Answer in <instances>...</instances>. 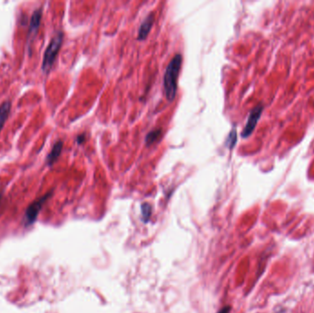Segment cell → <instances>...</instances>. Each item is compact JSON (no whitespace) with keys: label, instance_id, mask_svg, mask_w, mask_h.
<instances>
[{"label":"cell","instance_id":"3957f363","mask_svg":"<svg viewBox=\"0 0 314 313\" xmlns=\"http://www.w3.org/2000/svg\"><path fill=\"white\" fill-rule=\"evenodd\" d=\"M52 191L46 193L45 196L38 199L37 201L32 202L30 206L26 209L25 216H24V224L26 226H30L34 224L37 220L38 215L45 205V202L47 201L52 197Z\"/></svg>","mask_w":314,"mask_h":313},{"label":"cell","instance_id":"4fadbf2b","mask_svg":"<svg viewBox=\"0 0 314 313\" xmlns=\"http://www.w3.org/2000/svg\"><path fill=\"white\" fill-rule=\"evenodd\" d=\"M230 310H231L230 307H225L224 309H222L218 313H230Z\"/></svg>","mask_w":314,"mask_h":313},{"label":"cell","instance_id":"7a4b0ae2","mask_svg":"<svg viewBox=\"0 0 314 313\" xmlns=\"http://www.w3.org/2000/svg\"><path fill=\"white\" fill-rule=\"evenodd\" d=\"M64 41V32H57L50 42L48 47L45 50L44 59L42 64V70L45 74H48L52 69V66L59 53L62 44Z\"/></svg>","mask_w":314,"mask_h":313},{"label":"cell","instance_id":"277c9868","mask_svg":"<svg viewBox=\"0 0 314 313\" xmlns=\"http://www.w3.org/2000/svg\"><path fill=\"white\" fill-rule=\"evenodd\" d=\"M263 111H264V106L262 104L255 106L254 109L251 111L248 119H247L246 127L244 128L242 134H241L244 139H247L253 134L254 129L256 127L257 122L260 119Z\"/></svg>","mask_w":314,"mask_h":313},{"label":"cell","instance_id":"5bb4252c","mask_svg":"<svg viewBox=\"0 0 314 313\" xmlns=\"http://www.w3.org/2000/svg\"><path fill=\"white\" fill-rule=\"evenodd\" d=\"M1 198H2V194L0 193V201H1Z\"/></svg>","mask_w":314,"mask_h":313},{"label":"cell","instance_id":"8fae6325","mask_svg":"<svg viewBox=\"0 0 314 313\" xmlns=\"http://www.w3.org/2000/svg\"><path fill=\"white\" fill-rule=\"evenodd\" d=\"M142 214L143 221H144L145 223H147V222L149 221L151 214H152V208H151V205H149L148 203H143V204H142Z\"/></svg>","mask_w":314,"mask_h":313},{"label":"cell","instance_id":"30bf717a","mask_svg":"<svg viewBox=\"0 0 314 313\" xmlns=\"http://www.w3.org/2000/svg\"><path fill=\"white\" fill-rule=\"evenodd\" d=\"M236 142H237V132H236L235 128H233L227 137V140L225 142V146L229 149H232L235 146Z\"/></svg>","mask_w":314,"mask_h":313},{"label":"cell","instance_id":"ba28073f","mask_svg":"<svg viewBox=\"0 0 314 313\" xmlns=\"http://www.w3.org/2000/svg\"><path fill=\"white\" fill-rule=\"evenodd\" d=\"M10 110H11L10 101H5L0 105V133L8 119Z\"/></svg>","mask_w":314,"mask_h":313},{"label":"cell","instance_id":"7c38bea8","mask_svg":"<svg viewBox=\"0 0 314 313\" xmlns=\"http://www.w3.org/2000/svg\"><path fill=\"white\" fill-rule=\"evenodd\" d=\"M86 140V134H79L77 137H76V142L78 144H82L83 142H85Z\"/></svg>","mask_w":314,"mask_h":313},{"label":"cell","instance_id":"6da1fadb","mask_svg":"<svg viewBox=\"0 0 314 313\" xmlns=\"http://www.w3.org/2000/svg\"><path fill=\"white\" fill-rule=\"evenodd\" d=\"M183 57L180 53L176 54L169 62L165 69L164 75V89L165 97L169 102H172L177 95L178 90V77L179 75L180 69L182 67Z\"/></svg>","mask_w":314,"mask_h":313},{"label":"cell","instance_id":"9c48e42d","mask_svg":"<svg viewBox=\"0 0 314 313\" xmlns=\"http://www.w3.org/2000/svg\"><path fill=\"white\" fill-rule=\"evenodd\" d=\"M161 135H162V130L161 129H156V130L150 132L149 134L146 135V137H145L146 145L150 146V145L154 144L155 142H157L160 139Z\"/></svg>","mask_w":314,"mask_h":313},{"label":"cell","instance_id":"52a82bcc","mask_svg":"<svg viewBox=\"0 0 314 313\" xmlns=\"http://www.w3.org/2000/svg\"><path fill=\"white\" fill-rule=\"evenodd\" d=\"M63 147H64L63 141H58V142H55L54 145L52 146L51 152L46 157V164H48L49 166H52V164H54L57 161V159L60 157Z\"/></svg>","mask_w":314,"mask_h":313},{"label":"cell","instance_id":"5b68a950","mask_svg":"<svg viewBox=\"0 0 314 313\" xmlns=\"http://www.w3.org/2000/svg\"><path fill=\"white\" fill-rule=\"evenodd\" d=\"M43 17V8H39L34 10L30 18V27H29V33H28V45L30 46L32 42L37 35L38 30L41 25V21Z\"/></svg>","mask_w":314,"mask_h":313},{"label":"cell","instance_id":"8992f818","mask_svg":"<svg viewBox=\"0 0 314 313\" xmlns=\"http://www.w3.org/2000/svg\"><path fill=\"white\" fill-rule=\"evenodd\" d=\"M154 22H155V15L153 13H151L144 19V21L142 22L140 28H139L138 38H137L139 41L145 40L147 38L148 34H149L150 30H151L153 25H154Z\"/></svg>","mask_w":314,"mask_h":313}]
</instances>
